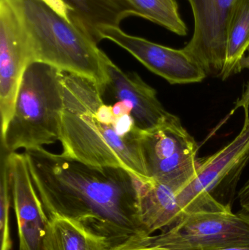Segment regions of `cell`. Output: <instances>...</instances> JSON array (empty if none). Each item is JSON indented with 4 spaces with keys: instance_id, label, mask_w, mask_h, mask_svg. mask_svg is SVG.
I'll return each instance as SVG.
<instances>
[{
    "instance_id": "cell-1",
    "label": "cell",
    "mask_w": 249,
    "mask_h": 250,
    "mask_svg": "<svg viewBox=\"0 0 249 250\" xmlns=\"http://www.w3.org/2000/svg\"><path fill=\"white\" fill-rule=\"evenodd\" d=\"M23 154L48 217L76 222L102 238L110 249L145 232L139 216L141 180L130 172L90 166L44 147Z\"/></svg>"
},
{
    "instance_id": "cell-2",
    "label": "cell",
    "mask_w": 249,
    "mask_h": 250,
    "mask_svg": "<svg viewBox=\"0 0 249 250\" xmlns=\"http://www.w3.org/2000/svg\"><path fill=\"white\" fill-rule=\"evenodd\" d=\"M61 154L96 167H121L143 182L148 176L143 132L121 102L104 101L102 89L87 78L61 71Z\"/></svg>"
},
{
    "instance_id": "cell-3",
    "label": "cell",
    "mask_w": 249,
    "mask_h": 250,
    "mask_svg": "<svg viewBox=\"0 0 249 250\" xmlns=\"http://www.w3.org/2000/svg\"><path fill=\"white\" fill-rule=\"evenodd\" d=\"M29 40L34 62L83 76L103 90L109 57L97 42L43 0H11Z\"/></svg>"
},
{
    "instance_id": "cell-4",
    "label": "cell",
    "mask_w": 249,
    "mask_h": 250,
    "mask_svg": "<svg viewBox=\"0 0 249 250\" xmlns=\"http://www.w3.org/2000/svg\"><path fill=\"white\" fill-rule=\"evenodd\" d=\"M61 79V70L49 64L34 62L28 66L13 115L1 132L4 151L41 148L59 141L63 108Z\"/></svg>"
},
{
    "instance_id": "cell-5",
    "label": "cell",
    "mask_w": 249,
    "mask_h": 250,
    "mask_svg": "<svg viewBox=\"0 0 249 250\" xmlns=\"http://www.w3.org/2000/svg\"><path fill=\"white\" fill-rule=\"evenodd\" d=\"M155 240L171 250H219L249 247V214L223 211H199L184 215Z\"/></svg>"
},
{
    "instance_id": "cell-6",
    "label": "cell",
    "mask_w": 249,
    "mask_h": 250,
    "mask_svg": "<svg viewBox=\"0 0 249 250\" xmlns=\"http://www.w3.org/2000/svg\"><path fill=\"white\" fill-rule=\"evenodd\" d=\"M142 148L150 179L179 192L197 173L198 145L178 117L152 132H143Z\"/></svg>"
},
{
    "instance_id": "cell-7",
    "label": "cell",
    "mask_w": 249,
    "mask_h": 250,
    "mask_svg": "<svg viewBox=\"0 0 249 250\" xmlns=\"http://www.w3.org/2000/svg\"><path fill=\"white\" fill-rule=\"evenodd\" d=\"M249 161V113H245L239 134L217 152L199 159L194 179L178 192L177 199L183 217L191 213L230 208L217 201L212 193L223 182L238 178Z\"/></svg>"
},
{
    "instance_id": "cell-8",
    "label": "cell",
    "mask_w": 249,
    "mask_h": 250,
    "mask_svg": "<svg viewBox=\"0 0 249 250\" xmlns=\"http://www.w3.org/2000/svg\"><path fill=\"white\" fill-rule=\"evenodd\" d=\"M34 62L27 35L11 0H0V114L1 132L14 111L25 70Z\"/></svg>"
},
{
    "instance_id": "cell-9",
    "label": "cell",
    "mask_w": 249,
    "mask_h": 250,
    "mask_svg": "<svg viewBox=\"0 0 249 250\" xmlns=\"http://www.w3.org/2000/svg\"><path fill=\"white\" fill-rule=\"evenodd\" d=\"M192 9V38L183 51L206 75L221 76L226 55L227 29L236 0H188Z\"/></svg>"
},
{
    "instance_id": "cell-10",
    "label": "cell",
    "mask_w": 249,
    "mask_h": 250,
    "mask_svg": "<svg viewBox=\"0 0 249 250\" xmlns=\"http://www.w3.org/2000/svg\"><path fill=\"white\" fill-rule=\"evenodd\" d=\"M98 34L100 41L108 40L116 44L171 84L199 83L207 76L202 67L182 49H174L129 35L119 26H102Z\"/></svg>"
},
{
    "instance_id": "cell-11",
    "label": "cell",
    "mask_w": 249,
    "mask_h": 250,
    "mask_svg": "<svg viewBox=\"0 0 249 250\" xmlns=\"http://www.w3.org/2000/svg\"><path fill=\"white\" fill-rule=\"evenodd\" d=\"M6 152L19 250H45L49 217L35 190L24 154Z\"/></svg>"
},
{
    "instance_id": "cell-12",
    "label": "cell",
    "mask_w": 249,
    "mask_h": 250,
    "mask_svg": "<svg viewBox=\"0 0 249 250\" xmlns=\"http://www.w3.org/2000/svg\"><path fill=\"white\" fill-rule=\"evenodd\" d=\"M106 69L108 82L102 92L109 91L116 102L125 104L140 130L152 132L176 118L164 108L156 90L137 73L124 71L110 58Z\"/></svg>"
},
{
    "instance_id": "cell-13",
    "label": "cell",
    "mask_w": 249,
    "mask_h": 250,
    "mask_svg": "<svg viewBox=\"0 0 249 250\" xmlns=\"http://www.w3.org/2000/svg\"><path fill=\"white\" fill-rule=\"evenodd\" d=\"M60 14L100 42L98 31L102 26H119L124 19L138 16L126 0H43Z\"/></svg>"
},
{
    "instance_id": "cell-14",
    "label": "cell",
    "mask_w": 249,
    "mask_h": 250,
    "mask_svg": "<svg viewBox=\"0 0 249 250\" xmlns=\"http://www.w3.org/2000/svg\"><path fill=\"white\" fill-rule=\"evenodd\" d=\"M178 192L156 181H141L138 191L139 216L143 230L153 234L176 224L182 213L177 199Z\"/></svg>"
},
{
    "instance_id": "cell-15",
    "label": "cell",
    "mask_w": 249,
    "mask_h": 250,
    "mask_svg": "<svg viewBox=\"0 0 249 250\" xmlns=\"http://www.w3.org/2000/svg\"><path fill=\"white\" fill-rule=\"evenodd\" d=\"M45 250H109L102 238L70 219L49 217Z\"/></svg>"
},
{
    "instance_id": "cell-16",
    "label": "cell",
    "mask_w": 249,
    "mask_h": 250,
    "mask_svg": "<svg viewBox=\"0 0 249 250\" xmlns=\"http://www.w3.org/2000/svg\"><path fill=\"white\" fill-rule=\"evenodd\" d=\"M249 49V0H236L227 29L226 55L221 76L223 80L238 73L240 62Z\"/></svg>"
},
{
    "instance_id": "cell-17",
    "label": "cell",
    "mask_w": 249,
    "mask_h": 250,
    "mask_svg": "<svg viewBox=\"0 0 249 250\" xmlns=\"http://www.w3.org/2000/svg\"><path fill=\"white\" fill-rule=\"evenodd\" d=\"M138 17L160 25L177 35H187V27L178 12L176 0H126Z\"/></svg>"
},
{
    "instance_id": "cell-18",
    "label": "cell",
    "mask_w": 249,
    "mask_h": 250,
    "mask_svg": "<svg viewBox=\"0 0 249 250\" xmlns=\"http://www.w3.org/2000/svg\"><path fill=\"white\" fill-rule=\"evenodd\" d=\"M0 180V239L1 250H11L13 247L10 230V207L12 192L5 154H1Z\"/></svg>"
},
{
    "instance_id": "cell-19",
    "label": "cell",
    "mask_w": 249,
    "mask_h": 250,
    "mask_svg": "<svg viewBox=\"0 0 249 250\" xmlns=\"http://www.w3.org/2000/svg\"><path fill=\"white\" fill-rule=\"evenodd\" d=\"M109 250H171L159 245L153 234L142 232Z\"/></svg>"
},
{
    "instance_id": "cell-20",
    "label": "cell",
    "mask_w": 249,
    "mask_h": 250,
    "mask_svg": "<svg viewBox=\"0 0 249 250\" xmlns=\"http://www.w3.org/2000/svg\"><path fill=\"white\" fill-rule=\"evenodd\" d=\"M249 54L245 56L244 58L240 62L239 65L238 67V73L242 71V70L245 68L249 69ZM243 108L244 110V113H249V83L246 89L245 92L243 94L242 97L238 100L234 107L233 110L231 111V114H233L238 108Z\"/></svg>"
},
{
    "instance_id": "cell-21",
    "label": "cell",
    "mask_w": 249,
    "mask_h": 250,
    "mask_svg": "<svg viewBox=\"0 0 249 250\" xmlns=\"http://www.w3.org/2000/svg\"><path fill=\"white\" fill-rule=\"evenodd\" d=\"M238 198H239L240 205H241V211L249 214V179L246 182L242 188L238 192Z\"/></svg>"
},
{
    "instance_id": "cell-22",
    "label": "cell",
    "mask_w": 249,
    "mask_h": 250,
    "mask_svg": "<svg viewBox=\"0 0 249 250\" xmlns=\"http://www.w3.org/2000/svg\"><path fill=\"white\" fill-rule=\"evenodd\" d=\"M219 250H249V247H235V248H225Z\"/></svg>"
}]
</instances>
